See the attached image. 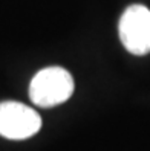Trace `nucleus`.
Masks as SVG:
<instances>
[{"mask_svg": "<svg viewBox=\"0 0 150 151\" xmlns=\"http://www.w3.org/2000/svg\"><path fill=\"white\" fill-rule=\"evenodd\" d=\"M74 78L66 69L51 66L34 75L29 84L31 101L41 109H51L66 102L74 93Z\"/></svg>", "mask_w": 150, "mask_h": 151, "instance_id": "f257e3e1", "label": "nucleus"}, {"mask_svg": "<svg viewBox=\"0 0 150 151\" xmlns=\"http://www.w3.org/2000/svg\"><path fill=\"white\" fill-rule=\"evenodd\" d=\"M118 34L122 46L133 55L150 52V9L144 5H130L122 12L118 23Z\"/></svg>", "mask_w": 150, "mask_h": 151, "instance_id": "f03ea898", "label": "nucleus"}, {"mask_svg": "<svg viewBox=\"0 0 150 151\" xmlns=\"http://www.w3.org/2000/svg\"><path fill=\"white\" fill-rule=\"evenodd\" d=\"M41 118L34 109L17 101L0 102V136L11 140H23L37 134Z\"/></svg>", "mask_w": 150, "mask_h": 151, "instance_id": "7ed1b4c3", "label": "nucleus"}]
</instances>
